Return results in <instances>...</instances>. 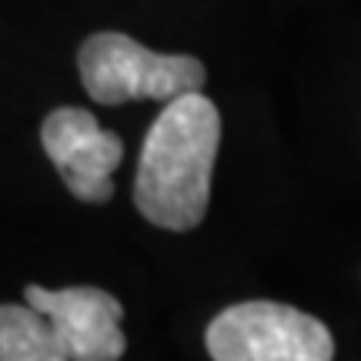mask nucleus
Listing matches in <instances>:
<instances>
[{"label":"nucleus","mask_w":361,"mask_h":361,"mask_svg":"<svg viewBox=\"0 0 361 361\" xmlns=\"http://www.w3.org/2000/svg\"><path fill=\"white\" fill-rule=\"evenodd\" d=\"M221 144V114L204 94L168 101L151 124L137 161L134 204L164 231H191L207 214Z\"/></svg>","instance_id":"1"},{"label":"nucleus","mask_w":361,"mask_h":361,"mask_svg":"<svg viewBox=\"0 0 361 361\" xmlns=\"http://www.w3.org/2000/svg\"><path fill=\"white\" fill-rule=\"evenodd\" d=\"M78 71L97 104L178 101L204 87L207 71L191 54H154L128 34L104 30L80 44Z\"/></svg>","instance_id":"2"},{"label":"nucleus","mask_w":361,"mask_h":361,"mask_svg":"<svg viewBox=\"0 0 361 361\" xmlns=\"http://www.w3.org/2000/svg\"><path fill=\"white\" fill-rule=\"evenodd\" d=\"M214 361H331L335 338L314 314L281 301H241L207 324Z\"/></svg>","instance_id":"3"},{"label":"nucleus","mask_w":361,"mask_h":361,"mask_svg":"<svg viewBox=\"0 0 361 361\" xmlns=\"http://www.w3.org/2000/svg\"><path fill=\"white\" fill-rule=\"evenodd\" d=\"M40 144L74 197L87 204H104L114 197L111 174L124 161V141L104 130L90 111L84 107L51 111L40 124Z\"/></svg>","instance_id":"4"},{"label":"nucleus","mask_w":361,"mask_h":361,"mask_svg":"<svg viewBox=\"0 0 361 361\" xmlns=\"http://www.w3.org/2000/svg\"><path fill=\"white\" fill-rule=\"evenodd\" d=\"M27 305L37 308L54 324L64 341L71 361H121L128 351V338L121 331L124 308L104 288H40L27 284Z\"/></svg>","instance_id":"5"},{"label":"nucleus","mask_w":361,"mask_h":361,"mask_svg":"<svg viewBox=\"0 0 361 361\" xmlns=\"http://www.w3.org/2000/svg\"><path fill=\"white\" fill-rule=\"evenodd\" d=\"M0 361H71L54 324L30 305L0 308Z\"/></svg>","instance_id":"6"}]
</instances>
